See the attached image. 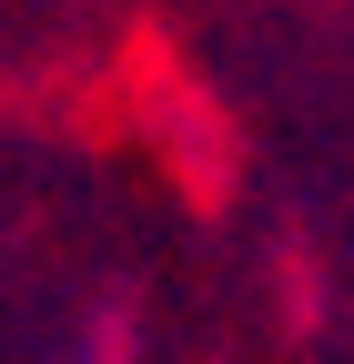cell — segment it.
I'll list each match as a JSON object with an SVG mask.
<instances>
[{
	"instance_id": "cell-1",
	"label": "cell",
	"mask_w": 354,
	"mask_h": 364,
	"mask_svg": "<svg viewBox=\"0 0 354 364\" xmlns=\"http://www.w3.org/2000/svg\"><path fill=\"white\" fill-rule=\"evenodd\" d=\"M92 364H102V354H92Z\"/></svg>"
}]
</instances>
